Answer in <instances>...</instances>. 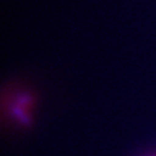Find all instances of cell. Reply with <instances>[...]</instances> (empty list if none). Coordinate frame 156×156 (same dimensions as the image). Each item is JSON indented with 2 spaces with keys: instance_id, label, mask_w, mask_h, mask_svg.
<instances>
[{
  "instance_id": "2",
  "label": "cell",
  "mask_w": 156,
  "mask_h": 156,
  "mask_svg": "<svg viewBox=\"0 0 156 156\" xmlns=\"http://www.w3.org/2000/svg\"><path fill=\"white\" fill-rule=\"evenodd\" d=\"M149 156H156V154H153V155H149Z\"/></svg>"
},
{
  "instance_id": "1",
  "label": "cell",
  "mask_w": 156,
  "mask_h": 156,
  "mask_svg": "<svg viewBox=\"0 0 156 156\" xmlns=\"http://www.w3.org/2000/svg\"><path fill=\"white\" fill-rule=\"evenodd\" d=\"M35 95L30 91H18L8 102V115L12 121L21 127H30L34 121Z\"/></svg>"
}]
</instances>
